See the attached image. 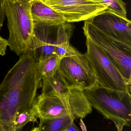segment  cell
<instances>
[{"label": "cell", "mask_w": 131, "mask_h": 131, "mask_svg": "<svg viewBox=\"0 0 131 131\" xmlns=\"http://www.w3.org/2000/svg\"><path fill=\"white\" fill-rule=\"evenodd\" d=\"M0 84V119L14 129L16 116L31 107L42 86V77L32 51L20 56Z\"/></svg>", "instance_id": "1"}, {"label": "cell", "mask_w": 131, "mask_h": 131, "mask_svg": "<svg viewBox=\"0 0 131 131\" xmlns=\"http://www.w3.org/2000/svg\"><path fill=\"white\" fill-rule=\"evenodd\" d=\"M83 92L92 108L113 122L118 131L125 126L131 127L130 93L106 88L97 82Z\"/></svg>", "instance_id": "2"}, {"label": "cell", "mask_w": 131, "mask_h": 131, "mask_svg": "<svg viewBox=\"0 0 131 131\" xmlns=\"http://www.w3.org/2000/svg\"><path fill=\"white\" fill-rule=\"evenodd\" d=\"M34 1L4 0V13L9 31L8 46L19 56L30 49L34 30L31 10Z\"/></svg>", "instance_id": "3"}, {"label": "cell", "mask_w": 131, "mask_h": 131, "mask_svg": "<svg viewBox=\"0 0 131 131\" xmlns=\"http://www.w3.org/2000/svg\"><path fill=\"white\" fill-rule=\"evenodd\" d=\"M39 119H50L67 115L83 118L92 111L84 92L72 88L67 95L49 96L41 94L35 100Z\"/></svg>", "instance_id": "4"}, {"label": "cell", "mask_w": 131, "mask_h": 131, "mask_svg": "<svg viewBox=\"0 0 131 131\" xmlns=\"http://www.w3.org/2000/svg\"><path fill=\"white\" fill-rule=\"evenodd\" d=\"M85 55L93 70L97 82L106 88L130 93L128 85L118 70L103 51L85 37Z\"/></svg>", "instance_id": "5"}, {"label": "cell", "mask_w": 131, "mask_h": 131, "mask_svg": "<svg viewBox=\"0 0 131 131\" xmlns=\"http://www.w3.org/2000/svg\"><path fill=\"white\" fill-rule=\"evenodd\" d=\"M85 37H89L106 54L121 73L128 85L131 84V55L106 37L90 20L85 21L83 27Z\"/></svg>", "instance_id": "6"}, {"label": "cell", "mask_w": 131, "mask_h": 131, "mask_svg": "<svg viewBox=\"0 0 131 131\" xmlns=\"http://www.w3.org/2000/svg\"><path fill=\"white\" fill-rule=\"evenodd\" d=\"M58 70L71 88L83 91L97 82L85 53L82 54L79 51L75 55L61 59Z\"/></svg>", "instance_id": "7"}, {"label": "cell", "mask_w": 131, "mask_h": 131, "mask_svg": "<svg viewBox=\"0 0 131 131\" xmlns=\"http://www.w3.org/2000/svg\"><path fill=\"white\" fill-rule=\"evenodd\" d=\"M107 38L131 55V22L106 10L90 20Z\"/></svg>", "instance_id": "8"}, {"label": "cell", "mask_w": 131, "mask_h": 131, "mask_svg": "<svg viewBox=\"0 0 131 131\" xmlns=\"http://www.w3.org/2000/svg\"><path fill=\"white\" fill-rule=\"evenodd\" d=\"M43 2L61 14L68 23L89 20L107 8L98 0H45Z\"/></svg>", "instance_id": "9"}, {"label": "cell", "mask_w": 131, "mask_h": 131, "mask_svg": "<svg viewBox=\"0 0 131 131\" xmlns=\"http://www.w3.org/2000/svg\"><path fill=\"white\" fill-rule=\"evenodd\" d=\"M34 25L29 51L33 52L34 56L37 61L50 56L57 55L56 40L58 25Z\"/></svg>", "instance_id": "10"}, {"label": "cell", "mask_w": 131, "mask_h": 131, "mask_svg": "<svg viewBox=\"0 0 131 131\" xmlns=\"http://www.w3.org/2000/svg\"><path fill=\"white\" fill-rule=\"evenodd\" d=\"M31 10L34 24L59 25L66 22L61 14L42 1H34Z\"/></svg>", "instance_id": "11"}, {"label": "cell", "mask_w": 131, "mask_h": 131, "mask_svg": "<svg viewBox=\"0 0 131 131\" xmlns=\"http://www.w3.org/2000/svg\"><path fill=\"white\" fill-rule=\"evenodd\" d=\"M73 30V26L70 23L64 22L57 26L56 53L61 59L75 55L78 51L70 43Z\"/></svg>", "instance_id": "12"}, {"label": "cell", "mask_w": 131, "mask_h": 131, "mask_svg": "<svg viewBox=\"0 0 131 131\" xmlns=\"http://www.w3.org/2000/svg\"><path fill=\"white\" fill-rule=\"evenodd\" d=\"M41 88V94L49 96L66 95L72 89L69 86L58 69L53 75L42 79Z\"/></svg>", "instance_id": "13"}, {"label": "cell", "mask_w": 131, "mask_h": 131, "mask_svg": "<svg viewBox=\"0 0 131 131\" xmlns=\"http://www.w3.org/2000/svg\"><path fill=\"white\" fill-rule=\"evenodd\" d=\"M76 117L67 115L50 119H40L37 127L32 130L38 131H67L70 124Z\"/></svg>", "instance_id": "14"}, {"label": "cell", "mask_w": 131, "mask_h": 131, "mask_svg": "<svg viewBox=\"0 0 131 131\" xmlns=\"http://www.w3.org/2000/svg\"><path fill=\"white\" fill-rule=\"evenodd\" d=\"M61 60L57 55H54L37 61V68L42 79L55 74L59 69Z\"/></svg>", "instance_id": "15"}, {"label": "cell", "mask_w": 131, "mask_h": 131, "mask_svg": "<svg viewBox=\"0 0 131 131\" xmlns=\"http://www.w3.org/2000/svg\"><path fill=\"white\" fill-rule=\"evenodd\" d=\"M39 118L36 103L32 106L16 116L13 122L14 131H20L28 123H35Z\"/></svg>", "instance_id": "16"}, {"label": "cell", "mask_w": 131, "mask_h": 131, "mask_svg": "<svg viewBox=\"0 0 131 131\" xmlns=\"http://www.w3.org/2000/svg\"><path fill=\"white\" fill-rule=\"evenodd\" d=\"M102 1L107 7V10L116 15L126 18V4L123 0H98Z\"/></svg>", "instance_id": "17"}, {"label": "cell", "mask_w": 131, "mask_h": 131, "mask_svg": "<svg viewBox=\"0 0 131 131\" xmlns=\"http://www.w3.org/2000/svg\"><path fill=\"white\" fill-rule=\"evenodd\" d=\"M8 46L7 40L3 38L0 36V56H3L6 55Z\"/></svg>", "instance_id": "18"}, {"label": "cell", "mask_w": 131, "mask_h": 131, "mask_svg": "<svg viewBox=\"0 0 131 131\" xmlns=\"http://www.w3.org/2000/svg\"><path fill=\"white\" fill-rule=\"evenodd\" d=\"M4 0H0V31L3 27L5 19L4 11Z\"/></svg>", "instance_id": "19"}, {"label": "cell", "mask_w": 131, "mask_h": 131, "mask_svg": "<svg viewBox=\"0 0 131 131\" xmlns=\"http://www.w3.org/2000/svg\"><path fill=\"white\" fill-rule=\"evenodd\" d=\"M0 131H14V129L9 124L0 119Z\"/></svg>", "instance_id": "20"}, {"label": "cell", "mask_w": 131, "mask_h": 131, "mask_svg": "<svg viewBox=\"0 0 131 131\" xmlns=\"http://www.w3.org/2000/svg\"><path fill=\"white\" fill-rule=\"evenodd\" d=\"M74 121L72 122L70 124L67 128V131H79L80 129L79 128L75 125L74 123Z\"/></svg>", "instance_id": "21"}, {"label": "cell", "mask_w": 131, "mask_h": 131, "mask_svg": "<svg viewBox=\"0 0 131 131\" xmlns=\"http://www.w3.org/2000/svg\"><path fill=\"white\" fill-rule=\"evenodd\" d=\"M80 127L82 128V130H83V131H86V127L85 125L83 123L82 118H80Z\"/></svg>", "instance_id": "22"}, {"label": "cell", "mask_w": 131, "mask_h": 131, "mask_svg": "<svg viewBox=\"0 0 131 131\" xmlns=\"http://www.w3.org/2000/svg\"><path fill=\"white\" fill-rule=\"evenodd\" d=\"M33 1H42V2H43V1H45V0H32Z\"/></svg>", "instance_id": "23"}]
</instances>
